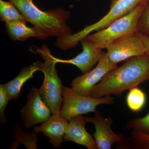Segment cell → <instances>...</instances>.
<instances>
[{"instance_id":"cell-1","label":"cell","mask_w":149,"mask_h":149,"mask_svg":"<svg viewBox=\"0 0 149 149\" xmlns=\"http://www.w3.org/2000/svg\"><path fill=\"white\" fill-rule=\"evenodd\" d=\"M149 80V55L133 57L109 71L93 88L90 97L100 98L121 95L127 90Z\"/></svg>"},{"instance_id":"cell-12","label":"cell","mask_w":149,"mask_h":149,"mask_svg":"<svg viewBox=\"0 0 149 149\" xmlns=\"http://www.w3.org/2000/svg\"><path fill=\"white\" fill-rule=\"evenodd\" d=\"M69 124V121L58 113L52 114L47 120L40 126L34 127V129L38 133H43L48 137L49 143L55 148H60L63 142V137Z\"/></svg>"},{"instance_id":"cell-23","label":"cell","mask_w":149,"mask_h":149,"mask_svg":"<svg viewBox=\"0 0 149 149\" xmlns=\"http://www.w3.org/2000/svg\"><path fill=\"white\" fill-rule=\"evenodd\" d=\"M138 35L143 42L146 54L149 55V36L138 32Z\"/></svg>"},{"instance_id":"cell-18","label":"cell","mask_w":149,"mask_h":149,"mask_svg":"<svg viewBox=\"0 0 149 149\" xmlns=\"http://www.w3.org/2000/svg\"><path fill=\"white\" fill-rule=\"evenodd\" d=\"M0 16L1 20L5 24L13 22H27L18 9L9 1L0 0Z\"/></svg>"},{"instance_id":"cell-20","label":"cell","mask_w":149,"mask_h":149,"mask_svg":"<svg viewBox=\"0 0 149 149\" xmlns=\"http://www.w3.org/2000/svg\"><path fill=\"white\" fill-rule=\"evenodd\" d=\"M126 128L149 133V112L143 117L131 119L126 124Z\"/></svg>"},{"instance_id":"cell-25","label":"cell","mask_w":149,"mask_h":149,"mask_svg":"<svg viewBox=\"0 0 149 149\" xmlns=\"http://www.w3.org/2000/svg\"><path fill=\"white\" fill-rule=\"evenodd\" d=\"M75 1H80V0H75Z\"/></svg>"},{"instance_id":"cell-7","label":"cell","mask_w":149,"mask_h":149,"mask_svg":"<svg viewBox=\"0 0 149 149\" xmlns=\"http://www.w3.org/2000/svg\"><path fill=\"white\" fill-rule=\"evenodd\" d=\"M106 49L108 58L115 65L133 57L146 54L138 32L127 34L115 40Z\"/></svg>"},{"instance_id":"cell-4","label":"cell","mask_w":149,"mask_h":149,"mask_svg":"<svg viewBox=\"0 0 149 149\" xmlns=\"http://www.w3.org/2000/svg\"><path fill=\"white\" fill-rule=\"evenodd\" d=\"M147 0H111L107 13L98 21L88 25L74 34L59 39V44L64 50L74 47L82 39L94 31L105 28L115 20L130 12Z\"/></svg>"},{"instance_id":"cell-6","label":"cell","mask_w":149,"mask_h":149,"mask_svg":"<svg viewBox=\"0 0 149 149\" xmlns=\"http://www.w3.org/2000/svg\"><path fill=\"white\" fill-rule=\"evenodd\" d=\"M63 102L59 114L69 121L77 116L89 112H95L97 107L102 104H111L114 99L110 95L95 98L80 95L72 88L63 86Z\"/></svg>"},{"instance_id":"cell-21","label":"cell","mask_w":149,"mask_h":149,"mask_svg":"<svg viewBox=\"0 0 149 149\" xmlns=\"http://www.w3.org/2000/svg\"><path fill=\"white\" fill-rule=\"evenodd\" d=\"M138 32L149 36V6H146L140 16L138 22Z\"/></svg>"},{"instance_id":"cell-10","label":"cell","mask_w":149,"mask_h":149,"mask_svg":"<svg viewBox=\"0 0 149 149\" xmlns=\"http://www.w3.org/2000/svg\"><path fill=\"white\" fill-rule=\"evenodd\" d=\"M92 117H84L86 123L95 125V131L93 135L98 149H111L115 143H120L124 138L122 134L115 133L111 128V118H105L98 111Z\"/></svg>"},{"instance_id":"cell-5","label":"cell","mask_w":149,"mask_h":149,"mask_svg":"<svg viewBox=\"0 0 149 149\" xmlns=\"http://www.w3.org/2000/svg\"><path fill=\"white\" fill-rule=\"evenodd\" d=\"M147 6V2L142 3L107 27L90 34L85 38L91 41L97 47L102 49H106L115 40L127 34L138 32L139 18Z\"/></svg>"},{"instance_id":"cell-14","label":"cell","mask_w":149,"mask_h":149,"mask_svg":"<svg viewBox=\"0 0 149 149\" xmlns=\"http://www.w3.org/2000/svg\"><path fill=\"white\" fill-rule=\"evenodd\" d=\"M41 62H33L30 65L24 68L18 75L8 83L3 85L4 90L10 100H16L21 96L22 86L26 82L33 77L34 74L40 70Z\"/></svg>"},{"instance_id":"cell-24","label":"cell","mask_w":149,"mask_h":149,"mask_svg":"<svg viewBox=\"0 0 149 149\" xmlns=\"http://www.w3.org/2000/svg\"><path fill=\"white\" fill-rule=\"evenodd\" d=\"M147 5L149 6V0H147Z\"/></svg>"},{"instance_id":"cell-9","label":"cell","mask_w":149,"mask_h":149,"mask_svg":"<svg viewBox=\"0 0 149 149\" xmlns=\"http://www.w3.org/2000/svg\"><path fill=\"white\" fill-rule=\"evenodd\" d=\"M49 108L43 100L39 90L32 88L27 96V103L20 111L23 126L29 129L42 123L51 116Z\"/></svg>"},{"instance_id":"cell-13","label":"cell","mask_w":149,"mask_h":149,"mask_svg":"<svg viewBox=\"0 0 149 149\" xmlns=\"http://www.w3.org/2000/svg\"><path fill=\"white\" fill-rule=\"evenodd\" d=\"M85 117L77 116L69 120L63 142L72 141L88 149H98L95 139L85 128Z\"/></svg>"},{"instance_id":"cell-17","label":"cell","mask_w":149,"mask_h":149,"mask_svg":"<svg viewBox=\"0 0 149 149\" xmlns=\"http://www.w3.org/2000/svg\"><path fill=\"white\" fill-rule=\"evenodd\" d=\"M14 141L12 144L10 149H17L19 145H24L27 149H37L38 141V132L33 130L32 132H27L19 125H15L14 128Z\"/></svg>"},{"instance_id":"cell-16","label":"cell","mask_w":149,"mask_h":149,"mask_svg":"<svg viewBox=\"0 0 149 149\" xmlns=\"http://www.w3.org/2000/svg\"><path fill=\"white\" fill-rule=\"evenodd\" d=\"M116 148L121 149H149V133L131 130L129 137L117 144Z\"/></svg>"},{"instance_id":"cell-3","label":"cell","mask_w":149,"mask_h":149,"mask_svg":"<svg viewBox=\"0 0 149 149\" xmlns=\"http://www.w3.org/2000/svg\"><path fill=\"white\" fill-rule=\"evenodd\" d=\"M37 52L45 60L44 62H41L40 67V71L44 74V80L39 90V93L51 109L52 114L58 113L63 102V86L56 70L57 63L47 45H43L38 48Z\"/></svg>"},{"instance_id":"cell-8","label":"cell","mask_w":149,"mask_h":149,"mask_svg":"<svg viewBox=\"0 0 149 149\" xmlns=\"http://www.w3.org/2000/svg\"><path fill=\"white\" fill-rule=\"evenodd\" d=\"M117 67L109 61L106 52H102L97 66L91 71L74 78L71 82V88L82 95L90 97L93 88L109 71Z\"/></svg>"},{"instance_id":"cell-2","label":"cell","mask_w":149,"mask_h":149,"mask_svg":"<svg viewBox=\"0 0 149 149\" xmlns=\"http://www.w3.org/2000/svg\"><path fill=\"white\" fill-rule=\"evenodd\" d=\"M18 9L42 37L61 38L71 35L72 30L67 24L70 12L61 8L43 11L35 5L33 0H8Z\"/></svg>"},{"instance_id":"cell-19","label":"cell","mask_w":149,"mask_h":149,"mask_svg":"<svg viewBox=\"0 0 149 149\" xmlns=\"http://www.w3.org/2000/svg\"><path fill=\"white\" fill-rule=\"evenodd\" d=\"M126 100L127 106L131 111L139 112L146 104V95L138 87H134L129 90Z\"/></svg>"},{"instance_id":"cell-11","label":"cell","mask_w":149,"mask_h":149,"mask_svg":"<svg viewBox=\"0 0 149 149\" xmlns=\"http://www.w3.org/2000/svg\"><path fill=\"white\" fill-rule=\"evenodd\" d=\"M83 52L74 58L64 60L54 57L56 63H69L75 65L80 70L83 74L92 70L94 65L98 62L102 51L97 47L91 41L83 38L80 41Z\"/></svg>"},{"instance_id":"cell-15","label":"cell","mask_w":149,"mask_h":149,"mask_svg":"<svg viewBox=\"0 0 149 149\" xmlns=\"http://www.w3.org/2000/svg\"><path fill=\"white\" fill-rule=\"evenodd\" d=\"M26 22L16 21L6 23L7 31L11 39L13 41H24L28 38L35 37L43 40L42 37L35 27H30Z\"/></svg>"},{"instance_id":"cell-22","label":"cell","mask_w":149,"mask_h":149,"mask_svg":"<svg viewBox=\"0 0 149 149\" xmlns=\"http://www.w3.org/2000/svg\"><path fill=\"white\" fill-rule=\"evenodd\" d=\"M10 101L4 90L3 85H0V121L2 124H4L7 121L5 111Z\"/></svg>"}]
</instances>
